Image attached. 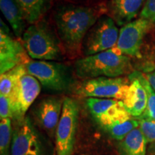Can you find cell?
Listing matches in <instances>:
<instances>
[{
  "label": "cell",
  "mask_w": 155,
  "mask_h": 155,
  "mask_svg": "<svg viewBox=\"0 0 155 155\" xmlns=\"http://www.w3.org/2000/svg\"><path fill=\"white\" fill-rule=\"evenodd\" d=\"M142 69L145 73H150L155 71V55H153L152 58H151L150 61L146 62Z\"/></svg>",
  "instance_id": "484cf974"
},
{
  "label": "cell",
  "mask_w": 155,
  "mask_h": 155,
  "mask_svg": "<svg viewBox=\"0 0 155 155\" xmlns=\"http://www.w3.org/2000/svg\"><path fill=\"white\" fill-rule=\"evenodd\" d=\"M145 77L147 78V81L150 83L153 89L155 91V71L150 73H144Z\"/></svg>",
  "instance_id": "4316f807"
},
{
  "label": "cell",
  "mask_w": 155,
  "mask_h": 155,
  "mask_svg": "<svg viewBox=\"0 0 155 155\" xmlns=\"http://www.w3.org/2000/svg\"><path fill=\"white\" fill-rule=\"evenodd\" d=\"M106 6H82L66 4L58 8L55 20L58 35L65 47L71 52L81 50L88 31L102 15Z\"/></svg>",
  "instance_id": "6da1fadb"
},
{
  "label": "cell",
  "mask_w": 155,
  "mask_h": 155,
  "mask_svg": "<svg viewBox=\"0 0 155 155\" xmlns=\"http://www.w3.org/2000/svg\"><path fill=\"white\" fill-rule=\"evenodd\" d=\"M131 71L130 58L119 53L114 48L86 56L75 63V74L86 80L98 77H121Z\"/></svg>",
  "instance_id": "7a4b0ae2"
},
{
  "label": "cell",
  "mask_w": 155,
  "mask_h": 155,
  "mask_svg": "<svg viewBox=\"0 0 155 155\" xmlns=\"http://www.w3.org/2000/svg\"><path fill=\"white\" fill-rule=\"evenodd\" d=\"M79 107L73 98L63 99L61 119L55 131L56 155H71L78 124Z\"/></svg>",
  "instance_id": "5b68a950"
},
{
  "label": "cell",
  "mask_w": 155,
  "mask_h": 155,
  "mask_svg": "<svg viewBox=\"0 0 155 155\" xmlns=\"http://www.w3.org/2000/svg\"><path fill=\"white\" fill-rule=\"evenodd\" d=\"M41 86L36 78L28 73L19 79L12 101L14 119L17 121L25 119V114L40 94Z\"/></svg>",
  "instance_id": "7c38bea8"
},
{
  "label": "cell",
  "mask_w": 155,
  "mask_h": 155,
  "mask_svg": "<svg viewBox=\"0 0 155 155\" xmlns=\"http://www.w3.org/2000/svg\"><path fill=\"white\" fill-rule=\"evenodd\" d=\"M147 153L148 155H155V141L150 143L149 147H147Z\"/></svg>",
  "instance_id": "83f0119b"
},
{
  "label": "cell",
  "mask_w": 155,
  "mask_h": 155,
  "mask_svg": "<svg viewBox=\"0 0 155 155\" xmlns=\"http://www.w3.org/2000/svg\"><path fill=\"white\" fill-rule=\"evenodd\" d=\"M11 155H42L38 136L28 117L17 121L13 132Z\"/></svg>",
  "instance_id": "8fae6325"
},
{
  "label": "cell",
  "mask_w": 155,
  "mask_h": 155,
  "mask_svg": "<svg viewBox=\"0 0 155 155\" xmlns=\"http://www.w3.org/2000/svg\"><path fill=\"white\" fill-rule=\"evenodd\" d=\"M139 125V120L132 117L129 119L116 122L113 124L107 126L103 128V129L105 130L113 139L121 141L131 131L138 128Z\"/></svg>",
  "instance_id": "ffe728a7"
},
{
  "label": "cell",
  "mask_w": 155,
  "mask_h": 155,
  "mask_svg": "<svg viewBox=\"0 0 155 155\" xmlns=\"http://www.w3.org/2000/svg\"><path fill=\"white\" fill-rule=\"evenodd\" d=\"M128 78L130 81V84L121 101L128 113L132 117L137 119L144 114L146 109L147 93L138 78L134 76L131 73Z\"/></svg>",
  "instance_id": "9a60e30c"
},
{
  "label": "cell",
  "mask_w": 155,
  "mask_h": 155,
  "mask_svg": "<svg viewBox=\"0 0 155 155\" xmlns=\"http://www.w3.org/2000/svg\"><path fill=\"white\" fill-rule=\"evenodd\" d=\"M134 76L138 78L147 93V104L144 114L137 119H150L155 120V91L147 81L144 73L134 71L131 73Z\"/></svg>",
  "instance_id": "44dd1931"
},
{
  "label": "cell",
  "mask_w": 155,
  "mask_h": 155,
  "mask_svg": "<svg viewBox=\"0 0 155 155\" xmlns=\"http://www.w3.org/2000/svg\"><path fill=\"white\" fill-rule=\"evenodd\" d=\"M0 118L14 119V108L12 101L3 95H0Z\"/></svg>",
  "instance_id": "cb8c5ba5"
},
{
  "label": "cell",
  "mask_w": 155,
  "mask_h": 155,
  "mask_svg": "<svg viewBox=\"0 0 155 155\" xmlns=\"http://www.w3.org/2000/svg\"><path fill=\"white\" fill-rule=\"evenodd\" d=\"M27 73L25 65H19L0 76V95H3L12 103L20 78Z\"/></svg>",
  "instance_id": "ac0fdd59"
},
{
  "label": "cell",
  "mask_w": 155,
  "mask_h": 155,
  "mask_svg": "<svg viewBox=\"0 0 155 155\" xmlns=\"http://www.w3.org/2000/svg\"><path fill=\"white\" fill-rule=\"evenodd\" d=\"M86 103L91 114L102 128L132 118L125 109L121 101L88 98Z\"/></svg>",
  "instance_id": "9c48e42d"
},
{
  "label": "cell",
  "mask_w": 155,
  "mask_h": 155,
  "mask_svg": "<svg viewBox=\"0 0 155 155\" xmlns=\"http://www.w3.org/2000/svg\"><path fill=\"white\" fill-rule=\"evenodd\" d=\"M147 0H110L106 9L108 16L118 26L123 27L140 14Z\"/></svg>",
  "instance_id": "5bb4252c"
},
{
  "label": "cell",
  "mask_w": 155,
  "mask_h": 155,
  "mask_svg": "<svg viewBox=\"0 0 155 155\" xmlns=\"http://www.w3.org/2000/svg\"><path fill=\"white\" fill-rule=\"evenodd\" d=\"M154 27L147 19L139 18L125 25L119 30L117 43L114 49L128 57L141 58V48L145 36Z\"/></svg>",
  "instance_id": "ba28073f"
},
{
  "label": "cell",
  "mask_w": 155,
  "mask_h": 155,
  "mask_svg": "<svg viewBox=\"0 0 155 155\" xmlns=\"http://www.w3.org/2000/svg\"><path fill=\"white\" fill-rule=\"evenodd\" d=\"M140 18L147 19L155 27V0H147L140 12Z\"/></svg>",
  "instance_id": "d4e9b609"
},
{
  "label": "cell",
  "mask_w": 155,
  "mask_h": 155,
  "mask_svg": "<svg viewBox=\"0 0 155 155\" xmlns=\"http://www.w3.org/2000/svg\"><path fill=\"white\" fill-rule=\"evenodd\" d=\"M147 142L139 128L134 129L119 144V155H146Z\"/></svg>",
  "instance_id": "e0dca14e"
},
{
  "label": "cell",
  "mask_w": 155,
  "mask_h": 155,
  "mask_svg": "<svg viewBox=\"0 0 155 155\" xmlns=\"http://www.w3.org/2000/svg\"><path fill=\"white\" fill-rule=\"evenodd\" d=\"M12 126L11 119H2L0 121V155H9L12 141Z\"/></svg>",
  "instance_id": "7402d4cb"
},
{
  "label": "cell",
  "mask_w": 155,
  "mask_h": 155,
  "mask_svg": "<svg viewBox=\"0 0 155 155\" xmlns=\"http://www.w3.org/2000/svg\"><path fill=\"white\" fill-rule=\"evenodd\" d=\"M22 44L28 55L35 61H57L61 49L55 36L43 24H33L22 35Z\"/></svg>",
  "instance_id": "3957f363"
},
{
  "label": "cell",
  "mask_w": 155,
  "mask_h": 155,
  "mask_svg": "<svg viewBox=\"0 0 155 155\" xmlns=\"http://www.w3.org/2000/svg\"><path fill=\"white\" fill-rule=\"evenodd\" d=\"M119 35L117 25L108 16H103L85 37L83 42L86 56L111 50L116 46Z\"/></svg>",
  "instance_id": "52a82bcc"
},
{
  "label": "cell",
  "mask_w": 155,
  "mask_h": 155,
  "mask_svg": "<svg viewBox=\"0 0 155 155\" xmlns=\"http://www.w3.org/2000/svg\"><path fill=\"white\" fill-rule=\"evenodd\" d=\"M139 128L144 135L147 144L155 141V120L150 119H137Z\"/></svg>",
  "instance_id": "603a6c76"
},
{
  "label": "cell",
  "mask_w": 155,
  "mask_h": 155,
  "mask_svg": "<svg viewBox=\"0 0 155 155\" xmlns=\"http://www.w3.org/2000/svg\"><path fill=\"white\" fill-rule=\"evenodd\" d=\"M22 7L27 22L34 24L43 15L48 0H17Z\"/></svg>",
  "instance_id": "d6986e66"
},
{
  "label": "cell",
  "mask_w": 155,
  "mask_h": 155,
  "mask_svg": "<svg viewBox=\"0 0 155 155\" xmlns=\"http://www.w3.org/2000/svg\"><path fill=\"white\" fill-rule=\"evenodd\" d=\"M30 61L23 44L9 35V30L1 19L0 73L3 74L19 65Z\"/></svg>",
  "instance_id": "30bf717a"
},
{
  "label": "cell",
  "mask_w": 155,
  "mask_h": 155,
  "mask_svg": "<svg viewBox=\"0 0 155 155\" xmlns=\"http://www.w3.org/2000/svg\"><path fill=\"white\" fill-rule=\"evenodd\" d=\"M63 100L56 97H48L38 104L35 108L37 121L48 134H53L56 131L62 110Z\"/></svg>",
  "instance_id": "4fadbf2b"
},
{
  "label": "cell",
  "mask_w": 155,
  "mask_h": 155,
  "mask_svg": "<svg viewBox=\"0 0 155 155\" xmlns=\"http://www.w3.org/2000/svg\"><path fill=\"white\" fill-rule=\"evenodd\" d=\"M129 84V78L98 77L83 81L77 87L76 92L80 96L87 98L122 101Z\"/></svg>",
  "instance_id": "8992f818"
},
{
  "label": "cell",
  "mask_w": 155,
  "mask_h": 155,
  "mask_svg": "<svg viewBox=\"0 0 155 155\" xmlns=\"http://www.w3.org/2000/svg\"><path fill=\"white\" fill-rule=\"evenodd\" d=\"M0 9L15 35L18 38L22 36L25 31L27 19L17 0H0Z\"/></svg>",
  "instance_id": "2e32d148"
},
{
  "label": "cell",
  "mask_w": 155,
  "mask_h": 155,
  "mask_svg": "<svg viewBox=\"0 0 155 155\" xmlns=\"http://www.w3.org/2000/svg\"><path fill=\"white\" fill-rule=\"evenodd\" d=\"M25 65L27 73L36 78L45 88L63 91L71 84V73L64 64L55 61H30Z\"/></svg>",
  "instance_id": "277c9868"
}]
</instances>
